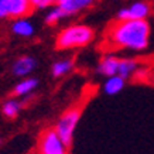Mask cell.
Returning <instances> with one entry per match:
<instances>
[{
  "instance_id": "20",
  "label": "cell",
  "mask_w": 154,
  "mask_h": 154,
  "mask_svg": "<svg viewBox=\"0 0 154 154\" xmlns=\"http://www.w3.org/2000/svg\"><path fill=\"white\" fill-rule=\"evenodd\" d=\"M151 82H153V84H154V75H153V76H151Z\"/></svg>"
},
{
  "instance_id": "9",
  "label": "cell",
  "mask_w": 154,
  "mask_h": 154,
  "mask_svg": "<svg viewBox=\"0 0 154 154\" xmlns=\"http://www.w3.org/2000/svg\"><path fill=\"white\" fill-rule=\"evenodd\" d=\"M119 58L115 57H105L100 64L98 65V72L105 75V76H113L117 75V68H119Z\"/></svg>"
},
{
  "instance_id": "17",
  "label": "cell",
  "mask_w": 154,
  "mask_h": 154,
  "mask_svg": "<svg viewBox=\"0 0 154 154\" xmlns=\"http://www.w3.org/2000/svg\"><path fill=\"white\" fill-rule=\"evenodd\" d=\"M30 3L34 9H47L51 5L57 3V0H30Z\"/></svg>"
},
{
  "instance_id": "13",
  "label": "cell",
  "mask_w": 154,
  "mask_h": 154,
  "mask_svg": "<svg viewBox=\"0 0 154 154\" xmlns=\"http://www.w3.org/2000/svg\"><path fill=\"white\" fill-rule=\"evenodd\" d=\"M13 33H16L17 35H21V37H30L34 33V27L28 23L27 20L21 19V20H17L13 24Z\"/></svg>"
},
{
  "instance_id": "4",
  "label": "cell",
  "mask_w": 154,
  "mask_h": 154,
  "mask_svg": "<svg viewBox=\"0 0 154 154\" xmlns=\"http://www.w3.org/2000/svg\"><path fill=\"white\" fill-rule=\"evenodd\" d=\"M38 154H68V146L61 140L55 129H47L40 136Z\"/></svg>"
},
{
  "instance_id": "15",
  "label": "cell",
  "mask_w": 154,
  "mask_h": 154,
  "mask_svg": "<svg viewBox=\"0 0 154 154\" xmlns=\"http://www.w3.org/2000/svg\"><path fill=\"white\" fill-rule=\"evenodd\" d=\"M20 109H21V105L17 100H7L2 107V110H3L6 117H16Z\"/></svg>"
},
{
  "instance_id": "8",
  "label": "cell",
  "mask_w": 154,
  "mask_h": 154,
  "mask_svg": "<svg viewBox=\"0 0 154 154\" xmlns=\"http://www.w3.org/2000/svg\"><path fill=\"white\" fill-rule=\"evenodd\" d=\"M35 60L33 57H21L14 62L13 65V74L16 76H26L35 68Z\"/></svg>"
},
{
  "instance_id": "16",
  "label": "cell",
  "mask_w": 154,
  "mask_h": 154,
  "mask_svg": "<svg viewBox=\"0 0 154 154\" xmlns=\"http://www.w3.org/2000/svg\"><path fill=\"white\" fill-rule=\"evenodd\" d=\"M64 17H66V14L64 10H61L58 6H57L55 9H52L50 13L45 16V21H47L48 24H55L58 23L61 19H64Z\"/></svg>"
},
{
  "instance_id": "2",
  "label": "cell",
  "mask_w": 154,
  "mask_h": 154,
  "mask_svg": "<svg viewBox=\"0 0 154 154\" xmlns=\"http://www.w3.org/2000/svg\"><path fill=\"white\" fill-rule=\"evenodd\" d=\"M94 38V30L84 24H76L64 28L58 37H57L55 45L58 50H68V48L84 47L92 41Z\"/></svg>"
},
{
  "instance_id": "6",
  "label": "cell",
  "mask_w": 154,
  "mask_h": 154,
  "mask_svg": "<svg viewBox=\"0 0 154 154\" xmlns=\"http://www.w3.org/2000/svg\"><path fill=\"white\" fill-rule=\"evenodd\" d=\"M10 17H23L31 10L30 0H2Z\"/></svg>"
},
{
  "instance_id": "11",
  "label": "cell",
  "mask_w": 154,
  "mask_h": 154,
  "mask_svg": "<svg viewBox=\"0 0 154 154\" xmlns=\"http://www.w3.org/2000/svg\"><path fill=\"white\" fill-rule=\"evenodd\" d=\"M38 85V81L35 78H28V79H24L21 81L20 84L16 85V88H14L13 94L16 96H26V95L31 94L34 89L37 88Z\"/></svg>"
},
{
  "instance_id": "12",
  "label": "cell",
  "mask_w": 154,
  "mask_h": 154,
  "mask_svg": "<svg viewBox=\"0 0 154 154\" xmlns=\"http://www.w3.org/2000/svg\"><path fill=\"white\" fill-rule=\"evenodd\" d=\"M137 66H139L137 62L133 60H120L119 61V68H117V75L122 76L123 79H127L136 72Z\"/></svg>"
},
{
  "instance_id": "5",
  "label": "cell",
  "mask_w": 154,
  "mask_h": 154,
  "mask_svg": "<svg viewBox=\"0 0 154 154\" xmlns=\"http://www.w3.org/2000/svg\"><path fill=\"white\" fill-rule=\"evenodd\" d=\"M150 14V6L144 2H137L127 9H122L117 14L119 20H141Z\"/></svg>"
},
{
  "instance_id": "10",
  "label": "cell",
  "mask_w": 154,
  "mask_h": 154,
  "mask_svg": "<svg viewBox=\"0 0 154 154\" xmlns=\"http://www.w3.org/2000/svg\"><path fill=\"white\" fill-rule=\"evenodd\" d=\"M125 81L126 79H123V78L119 76V75L107 76V81L105 82L103 89H105V92H106L107 95H116L123 89V86H125Z\"/></svg>"
},
{
  "instance_id": "7",
  "label": "cell",
  "mask_w": 154,
  "mask_h": 154,
  "mask_svg": "<svg viewBox=\"0 0 154 154\" xmlns=\"http://www.w3.org/2000/svg\"><path fill=\"white\" fill-rule=\"evenodd\" d=\"M94 2L95 0H57V6L61 10H64L66 16H71L89 7Z\"/></svg>"
},
{
  "instance_id": "1",
  "label": "cell",
  "mask_w": 154,
  "mask_h": 154,
  "mask_svg": "<svg viewBox=\"0 0 154 154\" xmlns=\"http://www.w3.org/2000/svg\"><path fill=\"white\" fill-rule=\"evenodd\" d=\"M106 37L112 48H127L134 51L144 50L149 45L150 24L146 19L119 20L110 26Z\"/></svg>"
},
{
  "instance_id": "19",
  "label": "cell",
  "mask_w": 154,
  "mask_h": 154,
  "mask_svg": "<svg viewBox=\"0 0 154 154\" xmlns=\"http://www.w3.org/2000/svg\"><path fill=\"white\" fill-rule=\"evenodd\" d=\"M9 14H7V10H6L5 5H3V2L0 0V19H3V17H7Z\"/></svg>"
},
{
  "instance_id": "18",
  "label": "cell",
  "mask_w": 154,
  "mask_h": 154,
  "mask_svg": "<svg viewBox=\"0 0 154 154\" xmlns=\"http://www.w3.org/2000/svg\"><path fill=\"white\" fill-rule=\"evenodd\" d=\"M147 74H149V72H147V69H146V68H140V69H139V68H137V69H136V72H134V78L137 81H141V79H147Z\"/></svg>"
},
{
  "instance_id": "3",
  "label": "cell",
  "mask_w": 154,
  "mask_h": 154,
  "mask_svg": "<svg viewBox=\"0 0 154 154\" xmlns=\"http://www.w3.org/2000/svg\"><path fill=\"white\" fill-rule=\"evenodd\" d=\"M79 119H81V109L79 107H71L60 117V120L57 122L55 127H54L55 131L58 133V136L61 137V140L64 141L68 147L72 144L74 131Z\"/></svg>"
},
{
  "instance_id": "14",
  "label": "cell",
  "mask_w": 154,
  "mask_h": 154,
  "mask_svg": "<svg viewBox=\"0 0 154 154\" xmlns=\"http://www.w3.org/2000/svg\"><path fill=\"white\" fill-rule=\"evenodd\" d=\"M74 66V62L71 60H64V61H58L52 65V75L55 78H60V76H64L66 75L68 72H71Z\"/></svg>"
}]
</instances>
